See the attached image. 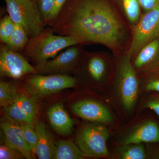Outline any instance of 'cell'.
I'll list each match as a JSON object with an SVG mask.
<instances>
[{
    "label": "cell",
    "instance_id": "cell-8",
    "mask_svg": "<svg viewBox=\"0 0 159 159\" xmlns=\"http://www.w3.org/2000/svg\"><path fill=\"white\" fill-rule=\"evenodd\" d=\"M26 79L27 89L33 97L41 98L55 93L77 85L75 77L71 75H29Z\"/></svg>",
    "mask_w": 159,
    "mask_h": 159
},
{
    "label": "cell",
    "instance_id": "cell-10",
    "mask_svg": "<svg viewBox=\"0 0 159 159\" xmlns=\"http://www.w3.org/2000/svg\"><path fill=\"white\" fill-rule=\"evenodd\" d=\"M36 70L21 53L9 50L5 44L0 48V75L2 77L18 79L30 74H35Z\"/></svg>",
    "mask_w": 159,
    "mask_h": 159
},
{
    "label": "cell",
    "instance_id": "cell-31",
    "mask_svg": "<svg viewBox=\"0 0 159 159\" xmlns=\"http://www.w3.org/2000/svg\"><path fill=\"white\" fill-rule=\"evenodd\" d=\"M139 1L141 8L145 12L153 8L158 2L159 0H139Z\"/></svg>",
    "mask_w": 159,
    "mask_h": 159
},
{
    "label": "cell",
    "instance_id": "cell-14",
    "mask_svg": "<svg viewBox=\"0 0 159 159\" xmlns=\"http://www.w3.org/2000/svg\"><path fill=\"white\" fill-rule=\"evenodd\" d=\"M137 73L144 74L159 67V37L146 44L131 60Z\"/></svg>",
    "mask_w": 159,
    "mask_h": 159
},
{
    "label": "cell",
    "instance_id": "cell-23",
    "mask_svg": "<svg viewBox=\"0 0 159 159\" xmlns=\"http://www.w3.org/2000/svg\"><path fill=\"white\" fill-rule=\"evenodd\" d=\"M139 76L145 91L159 93V67Z\"/></svg>",
    "mask_w": 159,
    "mask_h": 159
},
{
    "label": "cell",
    "instance_id": "cell-30",
    "mask_svg": "<svg viewBox=\"0 0 159 159\" xmlns=\"http://www.w3.org/2000/svg\"><path fill=\"white\" fill-rule=\"evenodd\" d=\"M67 1V0H54V6L49 18L47 25L50 26L55 20Z\"/></svg>",
    "mask_w": 159,
    "mask_h": 159
},
{
    "label": "cell",
    "instance_id": "cell-3",
    "mask_svg": "<svg viewBox=\"0 0 159 159\" xmlns=\"http://www.w3.org/2000/svg\"><path fill=\"white\" fill-rule=\"evenodd\" d=\"M113 66V61L106 52L84 51L74 77L77 83L102 88L108 84Z\"/></svg>",
    "mask_w": 159,
    "mask_h": 159
},
{
    "label": "cell",
    "instance_id": "cell-26",
    "mask_svg": "<svg viewBox=\"0 0 159 159\" xmlns=\"http://www.w3.org/2000/svg\"><path fill=\"white\" fill-rule=\"evenodd\" d=\"M15 27V23L9 14L6 15L0 21V40L1 43L6 44L12 34Z\"/></svg>",
    "mask_w": 159,
    "mask_h": 159
},
{
    "label": "cell",
    "instance_id": "cell-16",
    "mask_svg": "<svg viewBox=\"0 0 159 159\" xmlns=\"http://www.w3.org/2000/svg\"><path fill=\"white\" fill-rule=\"evenodd\" d=\"M38 143L36 155L39 159H54L55 143L47 126L41 121L34 122Z\"/></svg>",
    "mask_w": 159,
    "mask_h": 159
},
{
    "label": "cell",
    "instance_id": "cell-22",
    "mask_svg": "<svg viewBox=\"0 0 159 159\" xmlns=\"http://www.w3.org/2000/svg\"><path fill=\"white\" fill-rule=\"evenodd\" d=\"M20 106L30 118L35 121L39 112L38 104L33 98L25 94H18L12 101Z\"/></svg>",
    "mask_w": 159,
    "mask_h": 159
},
{
    "label": "cell",
    "instance_id": "cell-27",
    "mask_svg": "<svg viewBox=\"0 0 159 159\" xmlns=\"http://www.w3.org/2000/svg\"><path fill=\"white\" fill-rule=\"evenodd\" d=\"M39 11L45 25H48V21L54 6V0H32Z\"/></svg>",
    "mask_w": 159,
    "mask_h": 159
},
{
    "label": "cell",
    "instance_id": "cell-9",
    "mask_svg": "<svg viewBox=\"0 0 159 159\" xmlns=\"http://www.w3.org/2000/svg\"><path fill=\"white\" fill-rule=\"evenodd\" d=\"M80 44L70 46L59 55L40 65L34 66L35 74L71 75L79 65L84 50Z\"/></svg>",
    "mask_w": 159,
    "mask_h": 159
},
{
    "label": "cell",
    "instance_id": "cell-18",
    "mask_svg": "<svg viewBox=\"0 0 159 159\" xmlns=\"http://www.w3.org/2000/svg\"><path fill=\"white\" fill-rule=\"evenodd\" d=\"M29 39L22 26L15 23L14 30L6 45L11 51L22 53L29 43Z\"/></svg>",
    "mask_w": 159,
    "mask_h": 159
},
{
    "label": "cell",
    "instance_id": "cell-25",
    "mask_svg": "<svg viewBox=\"0 0 159 159\" xmlns=\"http://www.w3.org/2000/svg\"><path fill=\"white\" fill-rule=\"evenodd\" d=\"M21 127L26 142L31 148L34 155H36L38 143V136L33 124L21 123Z\"/></svg>",
    "mask_w": 159,
    "mask_h": 159
},
{
    "label": "cell",
    "instance_id": "cell-20",
    "mask_svg": "<svg viewBox=\"0 0 159 159\" xmlns=\"http://www.w3.org/2000/svg\"><path fill=\"white\" fill-rule=\"evenodd\" d=\"M121 4L125 17L133 28L141 16L139 0H121Z\"/></svg>",
    "mask_w": 159,
    "mask_h": 159
},
{
    "label": "cell",
    "instance_id": "cell-11",
    "mask_svg": "<svg viewBox=\"0 0 159 159\" xmlns=\"http://www.w3.org/2000/svg\"><path fill=\"white\" fill-rule=\"evenodd\" d=\"M71 110L77 116L90 122L102 124H111L114 118L104 104L92 99H85L75 102Z\"/></svg>",
    "mask_w": 159,
    "mask_h": 159
},
{
    "label": "cell",
    "instance_id": "cell-2",
    "mask_svg": "<svg viewBox=\"0 0 159 159\" xmlns=\"http://www.w3.org/2000/svg\"><path fill=\"white\" fill-rule=\"evenodd\" d=\"M116 57L109 82L111 83L116 103L122 111L129 113L134 108L139 99L140 79L126 53Z\"/></svg>",
    "mask_w": 159,
    "mask_h": 159
},
{
    "label": "cell",
    "instance_id": "cell-13",
    "mask_svg": "<svg viewBox=\"0 0 159 159\" xmlns=\"http://www.w3.org/2000/svg\"><path fill=\"white\" fill-rule=\"evenodd\" d=\"M159 142V126L148 120L139 122L123 134L122 144Z\"/></svg>",
    "mask_w": 159,
    "mask_h": 159
},
{
    "label": "cell",
    "instance_id": "cell-4",
    "mask_svg": "<svg viewBox=\"0 0 159 159\" xmlns=\"http://www.w3.org/2000/svg\"><path fill=\"white\" fill-rule=\"evenodd\" d=\"M54 34L51 27L45 29L36 36L29 39L22 54L36 66L56 57L63 49L80 44L74 38Z\"/></svg>",
    "mask_w": 159,
    "mask_h": 159
},
{
    "label": "cell",
    "instance_id": "cell-7",
    "mask_svg": "<svg viewBox=\"0 0 159 159\" xmlns=\"http://www.w3.org/2000/svg\"><path fill=\"white\" fill-rule=\"evenodd\" d=\"M159 37V0L155 6L141 16L133 28L131 39L125 52L133 59L143 46Z\"/></svg>",
    "mask_w": 159,
    "mask_h": 159
},
{
    "label": "cell",
    "instance_id": "cell-29",
    "mask_svg": "<svg viewBox=\"0 0 159 159\" xmlns=\"http://www.w3.org/2000/svg\"><path fill=\"white\" fill-rule=\"evenodd\" d=\"M142 108L152 110L159 116V93L152 94L148 96L144 101Z\"/></svg>",
    "mask_w": 159,
    "mask_h": 159
},
{
    "label": "cell",
    "instance_id": "cell-5",
    "mask_svg": "<svg viewBox=\"0 0 159 159\" xmlns=\"http://www.w3.org/2000/svg\"><path fill=\"white\" fill-rule=\"evenodd\" d=\"M103 125L89 123L83 126L77 133L76 144L85 157H109L107 145L109 132Z\"/></svg>",
    "mask_w": 159,
    "mask_h": 159
},
{
    "label": "cell",
    "instance_id": "cell-15",
    "mask_svg": "<svg viewBox=\"0 0 159 159\" xmlns=\"http://www.w3.org/2000/svg\"><path fill=\"white\" fill-rule=\"evenodd\" d=\"M47 116L51 127L56 133L63 136L71 133L75 122L69 116L61 103L51 107L48 110Z\"/></svg>",
    "mask_w": 159,
    "mask_h": 159
},
{
    "label": "cell",
    "instance_id": "cell-24",
    "mask_svg": "<svg viewBox=\"0 0 159 159\" xmlns=\"http://www.w3.org/2000/svg\"><path fill=\"white\" fill-rule=\"evenodd\" d=\"M17 86L12 81L1 80L0 106L4 107L14 100L18 95Z\"/></svg>",
    "mask_w": 159,
    "mask_h": 159
},
{
    "label": "cell",
    "instance_id": "cell-19",
    "mask_svg": "<svg viewBox=\"0 0 159 159\" xmlns=\"http://www.w3.org/2000/svg\"><path fill=\"white\" fill-rule=\"evenodd\" d=\"M117 157L122 159H144L147 157L143 144H122L117 150Z\"/></svg>",
    "mask_w": 159,
    "mask_h": 159
},
{
    "label": "cell",
    "instance_id": "cell-6",
    "mask_svg": "<svg viewBox=\"0 0 159 159\" xmlns=\"http://www.w3.org/2000/svg\"><path fill=\"white\" fill-rule=\"evenodd\" d=\"M7 12L16 24L21 25L30 38L45 29L44 24L32 0H5Z\"/></svg>",
    "mask_w": 159,
    "mask_h": 159
},
{
    "label": "cell",
    "instance_id": "cell-17",
    "mask_svg": "<svg viewBox=\"0 0 159 159\" xmlns=\"http://www.w3.org/2000/svg\"><path fill=\"white\" fill-rule=\"evenodd\" d=\"M85 157L77 145L68 140L55 143L54 159H80Z\"/></svg>",
    "mask_w": 159,
    "mask_h": 159
},
{
    "label": "cell",
    "instance_id": "cell-21",
    "mask_svg": "<svg viewBox=\"0 0 159 159\" xmlns=\"http://www.w3.org/2000/svg\"><path fill=\"white\" fill-rule=\"evenodd\" d=\"M5 116L20 124H33L35 121L30 118L17 104L11 102L3 107Z\"/></svg>",
    "mask_w": 159,
    "mask_h": 159
},
{
    "label": "cell",
    "instance_id": "cell-12",
    "mask_svg": "<svg viewBox=\"0 0 159 159\" xmlns=\"http://www.w3.org/2000/svg\"><path fill=\"white\" fill-rule=\"evenodd\" d=\"M0 125L5 136V143L19 151L25 158H35V155L25 140L19 123L5 116L1 119Z\"/></svg>",
    "mask_w": 159,
    "mask_h": 159
},
{
    "label": "cell",
    "instance_id": "cell-28",
    "mask_svg": "<svg viewBox=\"0 0 159 159\" xmlns=\"http://www.w3.org/2000/svg\"><path fill=\"white\" fill-rule=\"evenodd\" d=\"M25 158L20 152L5 143L0 146V159H22Z\"/></svg>",
    "mask_w": 159,
    "mask_h": 159
},
{
    "label": "cell",
    "instance_id": "cell-1",
    "mask_svg": "<svg viewBox=\"0 0 159 159\" xmlns=\"http://www.w3.org/2000/svg\"><path fill=\"white\" fill-rule=\"evenodd\" d=\"M50 27L80 44L103 45L116 56L125 53L131 39L121 15L107 0H67Z\"/></svg>",
    "mask_w": 159,
    "mask_h": 159
}]
</instances>
